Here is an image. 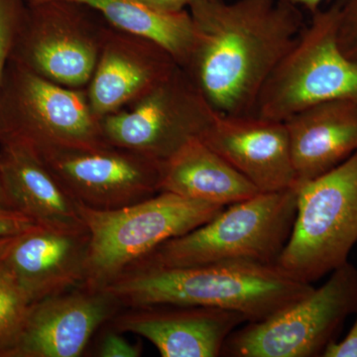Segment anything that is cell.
Listing matches in <instances>:
<instances>
[{
    "mask_svg": "<svg viewBox=\"0 0 357 357\" xmlns=\"http://www.w3.org/2000/svg\"><path fill=\"white\" fill-rule=\"evenodd\" d=\"M77 206L89 236L82 287L91 291L107 288L161 244L197 229L225 208L169 192L115 210Z\"/></svg>",
    "mask_w": 357,
    "mask_h": 357,
    "instance_id": "cell-4",
    "label": "cell"
},
{
    "mask_svg": "<svg viewBox=\"0 0 357 357\" xmlns=\"http://www.w3.org/2000/svg\"><path fill=\"white\" fill-rule=\"evenodd\" d=\"M296 211L297 185L286 191L260 192L225 206L197 229L167 241L137 266L276 265L292 231Z\"/></svg>",
    "mask_w": 357,
    "mask_h": 357,
    "instance_id": "cell-3",
    "label": "cell"
},
{
    "mask_svg": "<svg viewBox=\"0 0 357 357\" xmlns=\"http://www.w3.org/2000/svg\"><path fill=\"white\" fill-rule=\"evenodd\" d=\"M178 66L158 44L107 23L95 72L86 88L93 114L102 119L139 100Z\"/></svg>",
    "mask_w": 357,
    "mask_h": 357,
    "instance_id": "cell-14",
    "label": "cell"
},
{
    "mask_svg": "<svg viewBox=\"0 0 357 357\" xmlns=\"http://www.w3.org/2000/svg\"><path fill=\"white\" fill-rule=\"evenodd\" d=\"M98 356L100 357H139L142 356V347L139 344H132L121 332L112 331L103 335L98 347Z\"/></svg>",
    "mask_w": 357,
    "mask_h": 357,
    "instance_id": "cell-24",
    "label": "cell"
},
{
    "mask_svg": "<svg viewBox=\"0 0 357 357\" xmlns=\"http://www.w3.org/2000/svg\"><path fill=\"white\" fill-rule=\"evenodd\" d=\"M0 204L3 206H7V208H10V206H9L8 202H7L6 194H4L1 183H0Z\"/></svg>",
    "mask_w": 357,
    "mask_h": 357,
    "instance_id": "cell-30",
    "label": "cell"
},
{
    "mask_svg": "<svg viewBox=\"0 0 357 357\" xmlns=\"http://www.w3.org/2000/svg\"><path fill=\"white\" fill-rule=\"evenodd\" d=\"M357 311V268L347 262L309 295L264 321L236 328L223 345L231 357L323 356Z\"/></svg>",
    "mask_w": 357,
    "mask_h": 357,
    "instance_id": "cell-8",
    "label": "cell"
},
{
    "mask_svg": "<svg viewBox=\"0 0 357 357\" xmlns=\"http://www.w3.org/2000/svg\"><path fill=\"white\" fill-rule=\"evenodd\" d=\"M11 60L40 77L86 89L95 72L107 25L91 9L70 0H31Z\"/></svg>",
    "mask_w": 357,
    "mask_h": 357,
    "instance_id": "cell-10",
    "label": "cell"
},
{
    "mask_svg": "<svg viewBox=\"0 0 357 357\" xmlns=\"http://www.w3.org/2000/svg\"><path fill=\"white\" fill-rule=\"evenodd\" d=\"M338 1L312 13L292 48L263 86L255 115L287 121L301 110L335 100H357V62L337 43Z\"/></svg>",
    "mask_w": 357,
    "mask_h": 357,
    "instance_id": "cell-7",
    "label": "cell"
},
{
    "mask_svg": "<svg viewBox=\"0 0 357 357\" xmlns=\"http://www.w3.org/2000/svg\"><path fill=\"white\" fill-rule=\"evenodd\" d=\"M100 14L112 27L150 40L187 67L195 45V25L189 10L167 13L138 0H70Z\"/></svg>",
    "mask_w": 357,
    "mask_h": 357,
    "instance_id": "cell-20",
    "label": "cell"
},
{
    "mask_svg": "<svg viewBox=\"0 0 357 357\" xmlns=\"http://www.w3.org/2000/svg\"><path fill=\"white\" fill-rule=\"evenodd\" d=\"M145 6L167 13H178L189 10L192 3L198 0H138Z\"/></svg>",
    "mask_w": 357,
    "mask_h": 357,
    "instance_id": "cell-27",
    "label": "cell"
},
{
    "mask_svg": "<svg viewBox=\"0 0 357 357\" xmlns=\"http://www.w3.org/2000/svg\"><path fill=\"white\" fill-rule=\"evenodd\" d=\"M31 305L13 272L0 262V357H10Z\"/></svg>",
    "mask_w": 357,
    "mask_h": 357,
    "instance_id": "cell-21",
    "label": "cell"
},
{
    "mask_svg": "<svg viewBox=\"0 0 357 357\" xmlns=\"http://www.w3.org/2000/svg\"><path fill=\"white\" fill-rule=\"evenodd\" d=\"M201 139L260 192L297 185L285 122L218 112Z\"/></svg>",
    "mask_w": 357,
    "mask_h": 357,
    "instance_id": "cell-13",
    "label": "cell"
},
{
    "mask_svg": "<svg viewBox=\"0 0 357 357\" xmlns=\"http://www.w3.org/2000/svg\"><path fill=\"white\" fill-rule=\"evenodd\" d=\"M0 183L9 206L36 225L86 230L77 202L31 148L16 141L0 142Z\"/></svg>",
    "mask_w": 357,
    "mask_h": 357,
    "instance_id": "cell-17",
    "label": "cell"
},
{
    "mask_svg": "<svg viewBox=\"0 0 357 357\" xmlns=\"http://www.w3.org/2000/svg\"><path fill=\"white\" fill-rule=\"evenodd\" d=\"M294 4L299 6L303 10L309 11V13H314L321 8V4L326 0H291Z\"/></svg>",
    "mask_w": 357,
    "mask_h": 357,
    "instance_id": "cell-28",
    "label": "cell"
},
{
    "mask_svg": "<svg viewBox=\"0 0 357 357\" xmlns=\"http://www.w3.org/2000/svg\"><path fill=\"white\" fill-rule=\"evenodd\" d=\"M217 114L178 66L139 100L105 115L100 124L107 144L162 163L190 141L201 139Z\"/></svg>",
    "mask_w": 357,
    "mask_h": 357,
    "instance_id": "cell-9",
    "label": "cell"
},
{
    "mask_svg": "<svg viewBox=\"0 0 357 357\" xmlns=\"http://www.w3.org/2000/svg\"><path fill=\"white\" fill-rule=\"evenodd\" d=\"M312 284L272 265L225 263L191 267L139 265L103 290L122 307L159 305L220 307L241 312L248 323L264 321L302 300Z\"/></svg>",
    "mask_w": 357,
    "mask_h": 357,
    "instance_id": "cell-2",
    "label": "cell"
},
{
    "mask_svg": "<svg viewBox=\"0 0 357 357\" xmlns=\"http://www.w3.org/2000/svg\"><path fill=\"white\" fill-rule=\"evenodd\" d=\"M18 236H20L0 237V262L6 259Z\"/></svg>",
    "mask_w": 357,
    "mask_h": 357,
    "instance_id": "cell-29",
    "label": "cell"
},
{
    "mask_svg": "<svg viewBox=\"0 0 357 357\" xmlns=\"http://www.w3.org/2000/svg\"><path fill=\"white\" fill-rule=\"evenodd\" d=\"M37 154L73 199L89 208L115 210L160 192L161 163L123 148L105 145Z\"/></svg>",
    "mask_w": 357,
    "mask_h": 357,
    "instance_id": "cell-11",
    "label": "cell"
},
{
    "mask_svg": "<svg viewBox=\"0 0 357 357\" xmlns=\"http://www.w3.org/2000/svg\"><path fill=\"white\" fill-rule=\"evenodd\" d=\"M35 225L31 218L0 204V237L20 236Z\"/></svg>",
    "mask_w": 357,
    "mask_h": 357,
    "instance_id": "cell-25",
    "label": "cell"
},
{
    "mask_svg": "<svg viewBox=\"0 0 357 357\" xmlns=\"http://www.w3.org/2000/svg\"><path fill=\"white\" fill-rule=\"evenodd\" d=\"M323 356L357 357V317L347 337L340 342H333L331 344Z\"/></svg>",
    "mask_w": 357,
    "mask_h": 357,
    "instance_id": "cell-26",
    "label": "cell"
},
{
    "mask_svg": "<svg viewBox=\"0 0 357 357\" xmlns=\"http://www.w3.org/2000/svg\"><path fill=\"white\" fill-rule=\"evenodd\" d=\"M122 307L107 291L72 289L33 303L10 357H77Z\"/></svg>",
    "mask_w": 357,
    "mask_h": 357,
    "instance_id": "cell-12",
    "label": "cell"
},
{
    "mask_svg": "<svg viewBox=\"0 0 357 357\" xmlns=\"http://www.w3.org/2000/svg\"><path fill=\"white\" fill-rule=\"evenodd\" d=\"M337 43L340 50L357 62V0H337Z\"/></svg>",
    "mask_w": 357,
    "mask_h": 357,
    "instance_id": "cell-23",
    "label": "cell"
},
{
    "mask_svg": "<svg viewBox=\"0 0 357 357\" xmlns=\"http://www.w3.org/2000/svg\"><path fill=\"white\" fill-rule=\"evenodd\" d=\"M284 122L297 185L330 172L357 152V100L318 103Z\"/></svg>",
    "mask_w": 357,
    "mask_h": 357,
    "instance_id": "cell-18",
    "label": "cell"
},
{
    "mask_svg": "<svg viewBox=\"0 0 357 357\" xmlns=\"http://www.w3.org/2000/svg\"><path fill=\"white\" fill-rule=\"evenodd\" d=\"M89 248L88 230L35 225L17 237L3 261L33 304L83 286Z\"/></svg>",
    "mask_w": 357,
    "mask_h": 357,
    "instance_id": "cell-16",
    "label": "cell"
},
{
    "mask_svg": "<svg viewBox=\"0 0 357 357\" xmlns=\"http://www.w3.org/2000/svg\"><path fill=\"white\" fill-rule=\"evenodd\" d=\"M110 321L112 328L146 338L163 357H218L236 328L248 323L241 312L220 307H130Z\"/></svg>",
    "mask_w": 357,
    "mask_h": 357,
    "instance_id": "cell-15",
    "label": "cell"
},
{
    "mask_svg": "<svg viewBox=\"0 0 357 357\" xmlns=\"http://www.w3.org/2000/svg\"><path fill=\"white\" fill-rule=\"evenodd\" d=\"M357 243V152L330 172L297 185L292 231L276 266L304 283L349 262Z\"/></svg>",
    "mask_w": 357,
    "mask_h": 357,
    "instance_id": "cell-5",
    "label": "cell"
},
{
    "mask_svg": "<svg viewBox=\"0 0 357 357\" xmlns=\"http://www.w3.org/2000/svg\"><path fill=\"white\" fill-rule=\"evenodd\" d=\"M160 192L223 206L260 194L252 183L199 138L162 162Z\"/></svg>",
    "mask_w": 357,
    "mask_h": 357,
    "instance_id": "cell-19",
    "label": "cell"
},
{
    "mask_svg": "<svg viewBox=\"0 0 357 357\" xmlns=\"http://www.w3.org/2000/svg\"><path fill=\"white\" fill-rule=\"evenodd\" d=\"M195 45L184 68L211 107L255 114L263 86L306 23L291 0H198L189 8Z\"/></svg>",
    "mask_w": 357,
    "mask_h": 357,
    "instance_id": "cell-1",
    "label": "cell"
},
{
    "mask_svg": "<svg viewBox=\"0 0 357 357\" xmlns=\"http://www.w3.org/2000/svg\"><path fill=\"white\" fill-rule=\"evenodd\" d=\"M24 14L20 0H0V91Z\"/></svg>",
    "mask_w": 357,
    "mask_h": 357,
    "instance_id": "cell-22",
    "label": "cell"
},
{
    "mask_svg": "<svg viewBox=\"0 0 357 357\" xmlns=\"http://www.w3.org/2000/svg\"><path fill=\"white\" fill-rule=\"evenodd\" d=\"M36 151L95 149L107 144L86 89L53 83L10 60L0 91V142Z\"/></svg>",
    "mask_w": 357,
    "mask_h": 357,
    "instance_id": "cell-6",
    "label": "cell"
}]
</instances>
